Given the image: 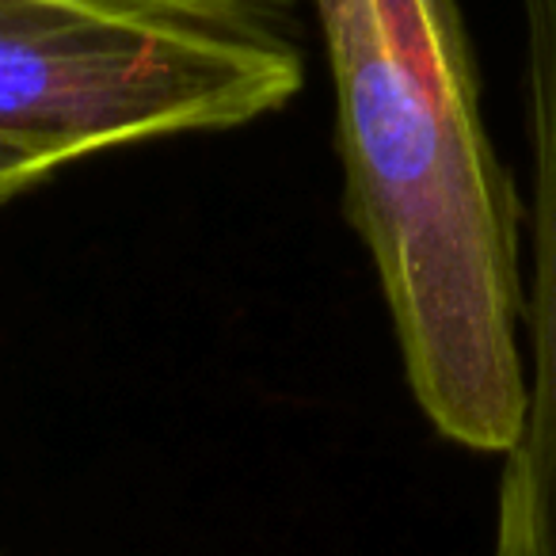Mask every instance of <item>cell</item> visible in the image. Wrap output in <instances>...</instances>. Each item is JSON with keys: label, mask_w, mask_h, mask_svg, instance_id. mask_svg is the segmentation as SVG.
I'll return each mask as SVG.
<instances>
[{"label": "cell", "mask_w": 556, "mask_h": 556, "mask_svg": "<svg viewBox=\"0 0 556 556\" xmlns=\"http://www.w3.org/2000/svg\"><path fill=\"white\" fill-rule=\"evenodd\" d=\"M348 214L412 396L442 439L507 454L526 408L522 202L480 115L457 0H313Z\"/></svg>", "instance_id": "6da1fadb"}, {"label": "cell", "mask_w": 556, "mask_h": 556, "mask_svg": "<svg viewBox=\"0 0 556 556\" xmlns=\"http://www.w3.org/2000/svg\"><path fill=\"white\" fill-rule=\"evenodd\" d=\"M302 54L260 20L146 0H0V138L65 164L287 108Z\"/></svg>", "instance_id": "7a4b0ae2"}, {"label": "cell", "mask_w": 556, "mask_h": 556, "mask_svg": "<svg viewBox=\"0 0 556 556\" xmlns=\"http://www.w3.org/2000/svg\"><path fill=\"white\" fill-rule=\"evenodd\" d=\"M533 156L526 408L503 454L495 556H556V0H518Z\"/></svg>", "instance_id": "3957f363"}, {"label": "cell", "mask_w": 556, "mask_h": 556, "mask_svg": "<svg viewBox=\"0 0 556 556\" xmlns=\"http://www.w3.org/2000/svg\"><path fill=\"white\" fill-rule=\"evenodd\" d=\"M62 156L47 146H35V141H16V138H0V206L16 194L31 191L35 184L50 176V172L62 168Z\"/></svg>", "instance_id": "277c9868"}, {"label": "cell", "mask_w": 556, "mask_h": 556, "mask_svg": "<svg viewBox=\"0 0 556 556\" xmlns=\"http://www.w3.org/2000/svg\"><path fill=\"white\" fill-rule=\"evenodd\" d=\"M146 4H164V9H187V12H210V16H232V20H260L270 24L287 12L290 0H146Z\"/></svg>", "instance_id": "5b68a950"}]
</instances>
